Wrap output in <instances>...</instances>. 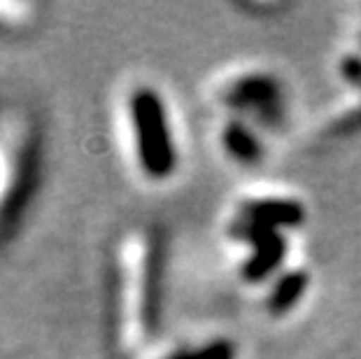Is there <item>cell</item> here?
<instances>
[{
	"label": "cell",
	"mask_w": 361,
	"mask_h": 359,
	"mask_svg": "<svg viewBox=\"0 0 361 359\" xmlns=\"http://www.w3.org/2000/svg\"><path fill=\"white\" fill-rule=\"evenodd\" d=\"M128 121L140 171L149 180H168L178 168V150H175L166 103L157 94V89L137 87L130 94Z\"/></svg>",
	"instance_id": "cell-1"
},
{
	"label": "cell",
	"mask_w": 361,
	"mask_h": 359,
	"mask_svg": "<svg viewBox=\"0 0 361 359\" xmlns=\"http://www.w3.org/2000/svg\"><path fill=\"white\" fill-rule=\"evenodd\" d=\"M228 233H231V238L252 248V255L240 271L247 282H266L282 269V262L287 257V241L278 229L261 226L250 219L238 217L228 229Z\"/></svg>",
	"instance_id": "cell-2"
},
{
	"label": "cell",
	"mask_w": 361,
	"mask_h": 359,
	"mask_svg": "<svg viewBox=\"0 0 361 359\" xmlns=\"http://www.w3.org/2000/svg\"><path fill=\"white\" fill-rule=\"evenodd\" d=\"M26 140L19 128L0 124V219L12 215L26 182Z\"/></svg>",
	"instance_id": "cell-3"
},
{
	"label": "cell",
	"mask_w": 361,
	"mask_h": 359,
	"mask_svg": "<svg viewBox=\"0 0 361 359\" xmlns=\"http://www.w3.org/2000/svg\"><path fill=\"white\" fill-rule=\"evenodd\" d=\"M221 101L231 110L247 112L255 119L261 112L284 105V94L278 78L266 73H252L228 84L224 94H221Z\"/></svg>",
	"instance_id": "cell-4"
},
{
	"label": "cell",
	"mask_w": 361,
	"mask_h": 359,
	"mask_svg": "<svg viewBox=\"0 0 361 359\" xmlns=\"http://www.w3.org/2000/svg\"><path fill=\"white\" fill-rule=\"evenodd\" d=\"M240 217L271 229H298L305 221V208L291 198H250L240 203Z\"/></svg>",
	"instance_id": "cell-5"
},
{
	"label": "cell",
	"mask_w": 361,
	"mask_h": 359,
	"mask_svg": "<svg viewBox=\"0 0 361 359\" xmlns=\"http://www.w3.org/2000/svg\"><path fill=\"white\" fill-rule=\"evenodd\" d=\"M308 282H310L308 273L301 269L287 271L278 276V280L271 287V294H268V310L273 315H284L291 308H296L298 301L303 299L305 289H308Z\"/></svg>",
	"instance_id": "cell-6"
},
{
	"label": "cell",
	"mask_w": 361,
	"mask_h": 359,
	"mask_svg": "<svg viewBox=\"0 0 361 359\" xmlns=\"http://www.w3.org/2000/svg\"><path fill=\"white\" fill-rule=\"evenodd\" d=\"M226 152L235 159L238 164L245 166H255L264 159V145H261L259 135L252 133L243 121H228L221 133Z\"/></svg>",
	"instance_id": "cell-7"
},
{
	"label": "cell",
	"mask_w": 361,
	"mask_h": 359,
	"mask_svg": "<svg viewBox=\"0 0 361 359\" xmlns=\"http://www.w3.org/2000/svg\"><path fill=\"white\" fill-rule=\"evenodd\" d=\"M168 359H235V346L231 341L221 339L196 350H182V353H175Z\"/></svg>",
	"instance_id": "cell-8"
},
{
	"label": "cell",
	"mask_w": 361,
	"mask_h": 359,
	"mask_svg": "<svg viewBox=\"0 0 361 359\" xmlns=\"http://www.w3.org/2000/svg\"><path fill=\"white\" fill-rule=\"evenodd\" d=\"M35 17V7L26 3H0V28H24Z\"/></svg>",
	"instance_id": "cell-9"
},
{
	"label": "cell",
	"mask_w": 361,
	"mask_h": 359,
	"mask_svg": "<svg viewBox=\"0 0 361 359\" xmlns=\"http://www.w3.org/2000/svg\"><path fill=\"white\" fill-rule=\"evenodd\" d=\"M343 73H345V78H348L352 84H361V61H359V59L345 61Z\"/></svg>",
	"instance_id": "cell-10"
}]
</instances>
